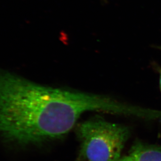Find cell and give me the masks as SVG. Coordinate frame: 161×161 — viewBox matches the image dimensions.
<instances>
[{"instance_id":"obj_3","label":"cell","mask_w":161,"mask_h":161,"mask_svg":"<svg viewBox=\"0 0 161 161\" xmlns=\"http://www.w3.org/2000/svg\"><path fill=\"white\" fill-rule=\"evenodd\" d=\"M129 155L133 161H161V146L136 143Z\"/></svg>"},{"instance_id":"obj_1","label":"cell","mask_w":161,"mask_h":161,"mask_svg":"<svg viewBox=\"0 0 161 161\" xmlns=\"http://www.w3.org/2000/svg\"><path fill=\"white\" fill-rule=\"evenodd\" d=\"M78 92L45 86L0 70V136L17 146L67 135L83 113Z\"/></svg>"},{"instance_id":"obj_2","label":"cell","mask_w":161,"mask_h":161,"mask_svg":"<svg viewBox=\"0 0 161 161\" xmlns=\"http://www.w3.org/2000/svg\"><path fill=\"white\" fill-rule=\"evenodd\" d=\"M80 147L78 161H116L130 136L128 127L96 116L76 129Z\"/></svg>"},{"instance_id":"obj_5","label":"cell","mask_w":161,"mask_h":161,"mask_svg":"<svg viewBox=\"0 0 161 161\" xmlns=\"http://www.w3.org/2000/svg\"><path fill=\"white\" fill-rule=\"evenodd\" d=\"M159 74H160V79H159V83H160V88L161 92V69H160L158 70Z\"/></svg>"},{"instance_id":"obj_6","label":"cell","mask_w":161,"mask_h":161,"mask_svg":"<svg viewBox=\"0 0 161 161\" xmlns=\"http://www.w3.org/2000/svg\"><path fill=\"white\" fill-rule=\"evenodd\" d=\"M160 49H161V47H160Z\"/></svg>"},{"instance_id":"obj_4","label":"cell","mask_w":161,"mask_h":161,"mask_svg":"<svg viewBox=\"0 0 161 161\" xmlns=\"http://www.w3.org/2000/svg\"><path fill=\"white\" fill-rule=\"evenodd\" d=\"M116 161H133L131 158L130 157V155H128L127 157H124L122 158H120L119 160Z\"/></svg>"}]
</instances>
